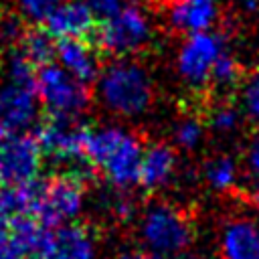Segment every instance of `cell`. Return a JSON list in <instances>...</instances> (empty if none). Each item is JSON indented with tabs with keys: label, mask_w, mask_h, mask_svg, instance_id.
<instances>
[{
	"label": "cell",
	"mask_w": 259,
	"mask_h": 259,
	"mask_svg": "<svg viewBox=\"0 0 259 259\" xmlns=\"http://www.w3.org/2000/svg\"><path fill=\"white\" fill-rule=\"evenodd\" d=\"M85 158L95 172L105 174L115 184H132L140 176L142 146L121 130L89 132L85 142Z\"/></svg>",
	"instance_id": "cell-1"
},
{
	"label": "cell",
	"mask_w": 259,
	"mask_h": 259,
	"mask_svg": "<svg viewBox=\"0 0 259 259\" xmlns=\"http://www.w3.org/2000/svg\"><path fill=\"white\" fill-rule=\"evenodd\" d=\"M101 95L109 109L136 115L152 103V81L136 63H113L101 75Z\"/></svg>",
	"instance_id": "cell-2"
},
{
	"label": "cell",
	"mask_w": 259,
	"mask_h": 259,
	"mask_svg": "<svg viewBox=\"0 0 259 259\" xmlns=\"http://www.w3.org/2000/svg\"><path fill=\"white\" fill-rule=\"evenodd\" d=\"M91 178H93L91 174L79 170H61L49 176L42 182L34 219L42 227L51 229L61 221L73 217L81 206V198Z\"/></svg>",
	"instance_id": "cell-3"
},
{
	"label": "cell",
	"mask_w": 259,
	"mask_h": 259,
	"mask_svg": "<svg viewBox=\"0 0 259 259\" xmlns=\"http://www.w3.org/2000/svg\"><path fill=\"white\" fill-rule=\"evenodd\" d=\"M34 93L42 103L45 113L51 115H77L91 101L89 85L75 79L55 63L45 65L36 71Z\"/></svg>",
	"instance_id": "cell-4"
},
{
	"label": "cell",
	"mask_w": 259,
	"mask_h": 259,
	"mask_svg": "<svg viewBox=\"0 0 259 259\" xmlns=\"http://www.w3.org/2000/svg\"><path fill=\"white\" fill-rule=\"evenodd\" d=\"M42 156L36 136H10L0 148V188H18L34 182Z\"/></svg>",
	"instance_id": "cell-5"
},
{
	"label": "cell",
	"mask_w": 259,
	"mask_h": 259,
	"mask_svg": "<svg viewBox=\"0 0 259 259\" xmlns=\"http://www.w3.org/2000/svg\"><path fill=\"white\" fill-rule=\"evenodd\" d=\"M148 38V22L138 6H123L111 18L101 20L99 49L103 57L123 55L140 49Z\"/></svg>",
	"instance_id": "cell-6"
},
{
	"label": "cell",
	"mask_w": 259,
	"mask_h": 259,
	"mask_svg": "<svg viewBox=\"0 0 259 259\" xmlns=\"http://www.w3.org/2000/svg\"><path fill=\"white\" fill-rule=\"evenodd\" d=\"M144 237L156 251L174 253L184 249L192 239V225L188 217L174 206H156L146 214Z\"/></svg>",
	"instance_id": "cell-7"
},
{
	"label": "cell",
	"mask_w": 259,
	"mask_h": 259,
	"mask_svg": "<svg viewBox=\"0 0 259 259\" xmlns=\"http://www.w3.org/2000/svg\"><path fill=\"white\" fill-rule=\"evenodd\" d=\"M45 26L49 28V32L55 38H79V40L93 45L101 53V49H99L101 18H97L85 2L71 0V2L61 4L47 18Z\"/></svg>",
	"instance_id": "cell-8"
},
{
	"label": "cell",
	"mask_w": 259,
	"mask_h": 259,
	"mask_svg": "<svg viewBox=\"0 0 259 259\" xmlns=\"http://www.w3.org/2000/svg\"><path fill=\"white\" fill-rule=\"evenodd\" d=\"M221 55V45L210 34L194 32L182 47L180 53V71L192 81H206L212 65Z\"/></svg>",
	"instance_id": "cell-9"
},
{
	"label": "cell",
	"mask_w": 259,
	"mask_h": 259,
	"mask_svg": "<svg viewBox=\"0 0 259 259\" xmlns=\"http://www.w3.org/2000/svg\"><path fill=\"white\" fill-rule=\"evenodd\" d=\"M176 30L200 32L214 18L212 0H154Z\"/></svg>",
	"instance_id": "cell-10"
},
{
	"label": "cell",
	"mask_w": 259,
	"mask_h": 259,
	"mask_svg": "<svg viewBox=\"0 0 259 259\" xmlns=\"http://www.w3.org/2000/svg\"><path fill=\"white\" fill-rule=\"evenodd\" d=\"M34 115H36L34 89L12 83L0 91V123L8 132L28 127Z\"/></svg>",
	"instance_id": "cell-11"
},
{
	"label": "cell",
	"mask_w": 259,
	"mask_h": 259,
	"mask_svg": "<svg viewBox=\"0 0 259 259\" xmlns=\"http://www.w3.org/2000/svg\"><path fill=\"white\" fill-rule=\"evenodd\" d=\"M57 57L75 79L87 85L95 79L99 63L103 61V55L93 45L79 38H57Z\"/></svg>",
	"instance_id": "cell-12"
},
{
	"label": "cell",
	"mask_w": 259,
	"mask_h": 259,
	"mask_svg": "<svg viewBox=\"0 0 259 259\" xmlns=\"http://www.w3.org/2000/svg\"><path fill=\"white\" fill-rule=\"evenodd\" d=\"M14 49H18L26 57V61L38 71L40 67L51 65L53 59L57 57V38L49 32L45 24L32 22V24H26Z\"/></svg>",
	"instance_id": "cell-13"
},
{
	"label": "cell",
	"mask_w": 259,
	"mask_h": 259,
	"mask_svg": "<svg viewBox=\"0 0 259 259\" xmlns=\"http://www.w3.org/2000/svg\"><path fill=\"white\" fill-rule=\"evenodd\" d=\"M93 233L85 223H73L55 233L53 259H93Z\"/></svg>",
	"instance_id": "cell-14"
},
{
	"label": "cell",
	"mask_w": 259,
	"mask_h": 259,
	"mask_svg": "<svg viewBox=\"0 0 259 259\" xmlns=\"http://www.w3.org/2000/svg\"><path fill=\"white\" fill-rule=\"evenodd\" d=\"M225 259H259V231L247 221H235L223 235Z\"/></svg>",
	"instance_id": "cell-15"
},
{
	"label": "cell",
	"mask_w": 259,
	"mask_h": 259,
	"mask_svg": "<svg viewBox=\"0 0 259 259\" xmlns=\"http://www.w3.org/2000/svg\"><path fill=\"white\" fill-rule=\"evenodd\" d=\"M174 168V152L166 144H154L142 154L138 182L144 188H156L166 182Z\"/></svg>",
	"instance_id": "cell-16"
},
{
	"label": "cell",
	"mask_w": 259,
	"mask_h": 259,
	"mask_svg": "<svg viewBox=\"0 0 259 259\" xmlns=\"http://www.w3.org/2000/svg\"><path fill=\"white\" fill-rule=\"evenodd\" d=\"M63 0H20V8L22 12L38 24H45L47 18L61 6Z\"/></svg>",
	"instance_id": "cell-17"
},
{
	"label": "cell",
	"mask_w": 259,
	"mask_h": 259,
	"mask_svg": "<svg viewBox=\"0 0 259 259\" xmlns=\"http://www.w3.org/2000/svg\"><path fill=\"white\" fill-rule=\"evenodd\" d=\"M206 176L214 186H229L235 176V166L227 158H214L206 164Z\"/></svg>",
	"instance_id": "cell-18"
},
{
	"label": "cell",
	"mask_w": 259,
	"mask_h": 259,
	"mask_svg": "<svg viewBox=\"0 0 259 259\" xmlns=\"http://www.w3.org/2000/svg\"><path fill=\"white\" fill-rule=\"evenodd\" d=\"M85 4L93 10V14L101 20L111 18L121 10V0H85Z\"/></svg>",
	"instance_id": "cell-19"
},
{
	"label": "cell",
	"mask_w": 259,
	"mask_h": 259,
	"mask_svg": "<svg viewBox=\"0 0 259 259\" xmlns=\"http://www.w3.org/2000/svg\"><path fill=\"white\" fill-rule=\"evenodd\" d=\"M200 138V125L194 119H186L180 127H178V140L182 146H194Z\"/></svg>",
	"instance_id": "cell-20"
},
{
	"label": "cell",
	"mask_w": 259,
	"mask_h": 259,
	"mask_svg": "<svg viewBox=\"0 0 259 259\" xmlns=\"http://www.w3.org/2000/svg\"><path fill=\"white\" fill-rule=\"evenodd\" d=\"M245 99H247L249 111L259 119V77H255V79L249 81L247 91H245Z\"/></svg>",
	"instance_id": "cell-21"
},
{
	"label": "cell",
	"mask_w": 259,
	"mask_h": 259,
	"mask_svg": "<svg viewBox=\"0 0 259 259\" xmlns=\"http://www.w3.org/2000/svg\"><path fill=\"white\" fill-rule=\"evenodd\" d=\"M251 166H253V170L259 174V136L253 140V144H251Z\"/></svg>",
	"instance_id": "cell-22"
},
{
	"label": "cell",
	"mask_w": 259,
	"mask_h": 259,
	"mask_svg": "<svg viewBox=\"0 0 259 259\" xmlns=\"http://www.w3.org/2000/svg\"><path fill=\"white\" fill-rule=\"evenodd\" d=\"M119 259H160V257L154 253H148V251H130V253L121 255Z\"/></svg>",
	"instance_id": "cell-23"
},
{
	"label": "cell",
	"mask_w": 259,
	"mask_h": 259,
	"mask_svg": "<svg viewBox=\"0 0 259 259\" xmlns=\"http://www.w3.org/2000/svg\"><path fill=\"white\" fill-rule=\"evenodd\" d=\"M8 138H10V132H8V130H6V127L0 123V148H2V144H4Z\"/></svg>",
	"instance_id": "cell-24"
},
{
	"label": "cell",
	"mask_w": 259,
	"mask_h": 259,
	"mask_svg": "<svg viewBox=\"0 0 259 259\" xmlns=\"http://www.w3.org/2000/svg\"><path fill=\"white\" fill-rule=\"evenodd\" d=\"M24 259H42V257H24Z\"/></svg>",
	"instance_id": "cell-25"
}]
</instances>
